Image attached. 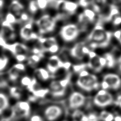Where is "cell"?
Listing matches in <instances>:
<instances>
[{"instance_id":"6da1fadb","label":"cell","mask_w":121,"mask_h":121,"mask_svg":"<svg viewBox=\"0 0 121 121\" xmlns=\"http://www.w3.org/2000/svg\"><path fill=\"white\" fill-rule=\"evenodd\" d=\"M112 36L111 32L107 31L102 25L98 23L88 36L89 46L92 49L107 47L109 44Z\"/></svg>"},{"instance_id":"7a4b0ae2","label":"cell","mask_w":121,"mask_h":121,"mask_svg":"<svg viewBox=\"0 0 121 121\" xmlns=\"http://www.w3.org/2000/svg\"><path fill=\"white\" fill-rule=\"evenodd\" d=\"M76 83L80 88L88 92L98 89L99 86L97 77L91 74L86 77H79Z\"/></svg>"},{"instance_id":"3957f363","label":"cell","mask_w":121,"mask_h":121,"mask_svg":"<svg viewBox=\"0 0 121 121\" xmlns=\"http://www.w3.org/2000/svg\"><path fill=\"white\" fill-rule=\"evenodd\" d=\"M56 19L50 15L45 14L37 21V25L40 34H46L53 31L56 26Z\"/></svg>"},{"instance_id":"277c9868","label":"cell","mask_w":121,"mask_h":121,"mask_svg":"<svg viewBox=\"0 0 121 121\" xmlns=\"http://www.w3.org/2000/svg\"><path fill=\"white\" fill-rule=\"evenodd\" d=\"M80 32L79 28L74 24H68L62 28L60 35L63 39L67 42H72L77 38Z\"/></svg>"},{"instance_id":"5b68a950","label":"cell","mask_w":121,"mask_h":121,"mask_svg":"<svg viewBox=\"0 0 121 121\" xmlns=\"http://www.w3.org/2000/svg\"><path fill=\"white\" fill-rule=\"evenodd\" d=\"M113 101V96L104 89L99 90L94 98V104L99 107H107L111 105Z\"/></svg>"},{"instance_id":"8992f818","label":"cell","mask_w":121,"mask_h":121,"mask_svg":"<svg viewBox=\"0 0 121 121\" xmlns=\"http://www.w3.org/2000/svg\"><path fill=\"white\" fill-rule=\"evenodd\" d=\"M30 105L28 101H19L13 107L12 117L18 116L22 117H28L30 113Z\"/></svg>"},{"instance_id":"52a82bcc","label":"cell","mask_w":121,"mask_h":121,"mask_svg":"<svg viewBox=\"0 0 121 121\" xmlns=\"http://www.w3.org/2000/svg\"><path fill=\"white\" fill-rule=\"evenodd\" d=\"M43 114L47 121H56L62 116L63 109L59 105H51L45 108Z\"/></svg>"},{"instance_id":"ba28073f","label":"cell","mask_w":121,"mask_h":121,"mask_svg":"<svg viewBox=\"0 0 121 121\" xmlns=\"http://www.w3.org/2000/svg\"><path fill=\"white\" fill-rule=\"evenodd\" d=\"M91 50L83 42L77 43L71 49L70 54L73 57L79 60L83 59L86 55H88Z\"/></svg>"},{"instance_id":"9c48e42d","label":"cell","mask_w":121,"mask_h":121,"mask_svg":"<svg viewBox=\"0 0 121 121\" xmlns=\"http://www.w3.org/2000/svg\"><path fill=\"white\" fill-rule=\"evenodd\" d=\"M55 8L57 10H61L68 14H73L75 13L78 8V4L75 2L65 1V0H57Z\"/></svg>"},{"instance_id":"30bf717a","label":"cell","mask_w":121,"mask_h":121,"mask_svg":"<svg viewBox=\"0 0 121 121\" xmlns=\"http://www.w3.org/2000/svg\"><path fill=\"white\" fill-rule=\"evenodd\" d=\"M85 97L83 94L79 92H74L69 97V106L71 109H77L82 106L85 103Z\"/></svg>"},{"instance_id":"8fae6325","label":"cell","mask_w":121,"mask_h":121,"mask_svg":"<svg viewBox=\"0 0 121 121\" xmlns=\"http://www.w3.org/2000/svg\"><path fill=\"white\" fill-rule=\"evenodd\" d=\"M20 35L21 38L25 40L36 39L39 38L37 35L32 30V21L26 23L23 26V27L20 30Z\"/></svg>"},{"instance_id":"7c38bea8","label":"cell","mask_w":121,"mask_h":121,"mask_svg":"<svg viewBox=\"0 0 121 121\" xmlns=\"http://www.w3.org/2000/svg\"><path fill=\"white\" fill-rule=\"evenodd\" d=\"M63 63L57 55L51 56L47 63V70L51 74H55L60 69L63 68Z\"/></svg>"},{"instance_id":"4fadbf2b","label":"cell","mask_w":121,"mask_h":121,"mask_svg":"<svg viewBox=\"0 0 121 121\" xmlns=\"http://www.w3.org/2000/svg\"><path fill=\"white\" fill-rule=\"evenodd\" d=\"M4 49L9 51L14 56L18 54L27 55L29 49L27 46L22 43H16L12 44H6Z\"/></svg>"},{"instance_id":"5bb4252c","label":"cell","mask_w":121,"mask_h":121,"mask_svg":"<svg viewBox=\"0 0 121 121\" xmlns=\"http://www.w3.org/2000/svg\"><path fill=\"white\" fill-rule=\"evenodd\" d=\"M0 35L3 37L6 40H11L16 38V33L12 25L6 22L3 21L0 31Z\"/></svg>"},{"instance_id":"9a60e30c","label":"cell","mask_w":121,"mask_h":121,"mask_svg":"<svg viewBox=\"0 0 121 121\" xmlns=\"http://www.w3.org/2000/svg\"><path fill=\"white\" fill-rule=\"evenodd\" d=\"M103 80L106 82L109 86V89L117 90L121 86V79L119 75L114 73H108L105 75Z\"/></svg>"},{"instance_id":"2e32d148","label":"cell","mask_w":121,"mask_h":121,"mask_svg":"<svg viewBox=\"0 0 121 121\" xmlns=\"http://www.w3.org/2000/svg\"><path fill=\"white\" fill-rule=\"evenodd\" d=\"M49 93L54 97H61L65 94L66 88L63 87L59 81L53 80L49 84Z\"/></svg>"},{"instance_id":"e0dca14e","label":"cell","mask_w":121,"mask_h":121,"mask_svg":"<svg viewBox=\"0 0 121 121\" xmlns=\"http://www.w3.org/2000/svg\"><path fill=\"white\" fill-rule=\"evenodd\" d=\"M23 10H24V6L17 0L13 1L9 6L10 12L16 16H20V14L23 12Z\"/></svg>"},{"instance_id":"ac0fdd59","label":"cell","mask_w":121,"mask_h":121,"mask_svg":"<svg viewBox=\"0 0 121 121\" xmlns=\"http://www.w3.org/2000/svg\"><path fill=\"white\" fill-rule=\"evenodd\" d=\"M99 58L100 56L96 55L92 59H90L89 61L87 64L88 68L94 70L96 72H99L103 69V67L101 66L100 64Z\"/></svg>"},{"instance_id":"d6986e66","label":"cell","mask_w":121,"mask_h":121,"mask_svg":"<svg viewBox=\"0 0 121 121\" xmlns=\"http://www.w3.org/2000/svg\"><path fill=\"white\" fill-rule=\"evenodd\" d=\"M35 73L37 78L42 81H46L51 77V73L47 70V69L39 68L36 69Z\"/></svg>"},{"instance_id":"ffe728a7","label":"cell","mask_w":121,"mask_h":121,"mask_svg":"<svg viewBox=\"0 0 121 121\" xmlns=\"http://www.w3.org/2000/svg\"><path fill=\"white\" fill-rule=\"evenodd\" d=\"M10 106L9 99L5 93L0 92V115L7 109Z\"/></svg>"},{"instance_id":"44dd1931","label":"cell","mask_w":121,"mask_h":121,"mask_svg":"<svg viewBox=\"0 0 121 121\" xmlns=\"http://www.w3.org/2000/svg\"><path fill=\"white\" fill-rule=\"evenodd\" d=\"M81 14L88 23L92 22L96 19V12L90 9H86Z\"/></svg>"},{"instance_id":"7402d4cb","label":"cell","mask_w":121,"mask_h":121,"mask_svg":"<svg viewBox=\"0 0 121 121\" xmlns=\"http://www.w3.org/2000/svg\"><path fill=\"white\" fill-rule=\"evenodd\" d=\"M90 2L95 11L99 12L105 6L107 0H91Z\"/></svg>"},{"instance_id":"603a6c76","label":"cell","mask_w":121,"mask_h":121,"mask_svg":"<svg viewBox=\"0 0 121 121\" xmlns=\"http://www.w3.org/2000/svg\"><path fill=\"white\" fill-rule=\"evenodd\" d=\"M32 94L36 98H44L47 94L49 93V89L47 88H42L37 87L34 91H32Z\"/></svg>"},{"instance_id":"cb8c5ba5","label":"cell","mask_w":121,"mask_h":121,"mask_svg":"<svg viewBox=\"0 0 121 121\" xmlns=\"http://www.w3.org/2000/svg\"><path fill=\"white\" fill-rule=\"evenodd\" d=\"M120 14H120V12L119 9H118V8L115 5H111V6H110L109 14L107 16L106 18H105V20L112 21V19H113L114 18H115V17Z\"/></svg>"},{"instance_id":"d4e9b609","label":"cell","mask_w":121,"mask_h":121,"mask_svg":"<svg viewBox=\"0 0 121 121\" xmlns=\"http://www.w3.org/2000/svg\"><path fill=\"white\" fill-rule=\"evenodd\" d=\"M44 57V55L39 54H33L28 57V63L29 65L31 66L35 65L40 61L42 58Z\"/></svg>"},{"instance_id":"484cf974","label":"cell","mask_w":121,"mask_h":121,"mask_svg":"<svg viewBox=\"0 0 121 121\" xmlns=\"http://www.w3.org/2000/svg\"><path fill=\"white\" fill-rule=\"evenodd\" d=\"M106 60V66L108 68H113L115 64V60L113 55L111 53H106L104 55Z\"/></svg>"},{"instance_id":"4316f807","label":"cell","mask_w":121,"mask_h":121,"mask_svg":"<svg viewBox=\"0 0 121 121\" xmlns=\"http://www.w3.org/2000/svg\"><path fill=\"white\" fill-rule=\"evenodd\" d=\"M114 117L113 114L107 111H102L99 115V118L103 121H114Z\"/></svg>"},{"instance_id":"83f0119b","label":"cell","mask_w":121,"mask_h":121,"mask_svg":"<svg viewBox=\"0 0 121 121\" xmlns=\"http://www.w3.org/2000/svg\"><path fill=\"white\" fill-rule=\"evenodd\" d=\"M20 71H18L12 67V69L9 71L8 77L10 81L14 82L18 79L19 76H20Z\"/></svg>"},{"instance_id":"f1b7e54d","label":"cell","mask_w":121,"mask_h":121,"mask_svg":"<svg viewBox=\"0 0 121 121\" xmlns=\"http://www.w3.org/2000/svg\"><path fill=\"white\" fill-rule=\"evenodd\" d=\"M10 94L11 96L15 99H19L21 98V93L20 89L16 87H12L10 88Z\"/></svg>"},{"instance_id":"f546056e","label":"cell","mask_w":121,"mask_h":121,"mask_svg":"<svg viewBox=\"0 0 121 121\" xmlns=\"http://www.w3.org/2000/svg\"><path fill=\"white\" fill-rule=\"evenodd\" d=\"M9 60L7 56H0V72L3 71L8 66Z\"/></svg>"},{"instance_id":"4dcf8cb0","label":"cell","mask_w":121,"mask_h":121,"mask_svg":"<svg viewBox=\"0 0 121 121\" xmlns=\"http://www.w3.org/2000/svg\"><path fill=\"white\" fill-rule=\"evenodd\" d=\"M5 20L6 22L9 23L10 24L13 25L15 24L17 22H18V19H17L16 18V16L14 15L11 12H8L6 15Z\"/></svg>"},{"instance_id":"1f68e13d","label":"cell","mask_w":121,"mask_h":121,"mask_svg":"<svg viewBox=\"0 0 121 121\" xmlns=\"http://www.w3.org/2000/svg\"><path fill=\"white\" fill-rule=\"evenodd\" d=\"M38 9L44 10L49 5L48 0H36Z\"/></svg>"},{"instance_id":"d6a6232c","label":"cell","mask_w":121,"mask_h":121,"mask_svg":"<svg viewBox=\"0 0 121 121\" xmlns=\"http://www.w3.org/2000/svg\"><path fill=\"white\" fill-rule=\"evenodd\" d=\"M85 115L82 112L78 109H75L72 114V117L74 121H81L82 118Z\"/></svg>"},{"instance_id":"836d02e7","label":"cell","mask_w":121,"mask_h":121,"mask_svg":"<svg viewBox=\"0 0 121 121\" xmlns=\"http://www.w3.org/2000/svg\"><path fill=\"white\" fill-rule=\"evenodd\" d=\"M32 80V78H31L29 76H27V75H25L21 79L20 83L23 87L27 88L30 85V84L31 83Z\"/></svg>"},{"instance_id":"e575fe53","label":"cell","mask_w":121,"mask_h":121,"mask_svg":"<svg viewBox=\"0 0 121 121\" xmlns=\"http://www.w3.org/2000/svg\"><path fill=\"white\" fill-rule=\"evenodd\" d=\"M38 8L37 5L36 0H32L30 1L29 4V10L31 13H35L37 12Z\"/></svg>"},{"instance_id":"d590c367","label":"cell","mask_w":121,"mask_h":121,"mask_svg":"<svg viewBox=\"0 0 121 121\" xmlns=\"http://www.w3.org/2000/svg\"><path fill=\"white\" fill-rule=\"evenodd\" d=\"M19 20H20L21 22H24L25 23H27L30 22V21H32L29 17V15L27 13L24 12H23L22 13L20 14V16H19V19H18V21Z\"/></svg>"},{"instance_id":"8d00e7d4","label":"cell","mask_w":121,"mask_h":121,"mask_svg":"<svg viewBox=\"0 0 121 121\" xmlns=\"http://www.w3.org/2000/svg\"><path fill=\"white\" fill-rule=\"evenodd\" d=\"M88 67L87 64H77L73 66V69L75 72L80 73L82 70H86V68Z\"/></svg>"},{"instance_id":"74e56055","label":"cell","mask_w":121,"mask_h":121,"mask_svg":"<svg viewBox=\"0 0 121 121\" xmlns=\"http://www.w3.org/2000/svg\"><path fill=\"white\" fill-rule=\"evenodd\" d=\"M70 78H71V74H69L68 75H67L65 78H64V79H62L61 80H59L60 84L61 85V86L63 87L66 88L67 86H68V85H69V82H70Z\"/></svg>"},{"instance_id":"f35d334b","label":"cell","mask_w":121,"mask_h":121,"mask_svg":"<svg viewBox=\"0 0 121 121\" xmlns=\"http://www.w3.org/2000/svg\"><path fill=\"white\" fill-rule=\"evenodd\" d=\"M59 51V46L58 45L57 43L53 45L52 46H51L47 50V52L50 53L51 54H55L58 51Z\"/></svg>"},{"instance_id":"ab89813d","label":"cell","mask_w":121,"mask_h":121,"mask_svg":"<svg viewBox=\"0 0 121 121\" xmlns=\"http://www.w3.org/2000/svg\"><path fill=\"white\" fill-rule=\"evenodd\" d=\"M12 67L18 71H20V72H23L26 70V66L22 63H18L14 64Z\"/></svg>"},{"instance_id":"60d3db41","label":"cell","mask_w":121,"mask_h":121,"mask_svg":"<svg viewBox=\"0 0 121 121\" xmlns=\"http://www.w3.org/2000/svg\"><path fill=\"white\" fill-rule=\"evenodd\" d=\"M15 59H16L18 63H23L26 60L28 59L27 55L25 54H18L14 56Z\"/></svg>"},{"instance_id":"b9f144b4","label":"cell","mask_w":121,"mask_h":121,"mask_svg":"<svg viewBox=\"0 0 121 121\" xmlns=\"http://www.w3.org/2000/svg\"><path fill=\"white\" fill-rule=\"evenodd\" d=\"M113 25L115 26H118L121 25V15H118L115 18H114L111 21Z\"/></svg>"},{"instance_id":"7bdbcfd3","label":"cell","mask_w":121,"mask_h":121,"mask_svg":"<svg viewBox=\"0 0 121 121\" xmlns=\"http://www.w3.org/2000/svg\"><path fill=\"white\" fill-rule=\"evenodd\" d=\"M91 3L90 0H79V5L83 8H87Z\"/></svg>"},{"instance_id":"ee69618b","label":"cell","mask_w":121,"mask_h":121,"mask_svg":"<svg viewBox=\"0 0 121 121\" xmlns=\"http://www.w3.org/2000/svg\"><path fill=\"white\" fill-rule=\"evenodd\" d=\"M30 121H44L42 116L38 114H35L30 118Z\"/></svg>"},{"instance_id":"f6af8a7d","label":"cell","mask_w":121,"mask_h":121,"mask_svg":"<svg viewBox=\"0 0 121 121\" xmlns=\"http://www.w3.org/2000/svg\"><path fill=\"white\" fill-rule=\"evenodd\" d=\"M88 121H98V117L95 114H90L88 116Z\"/></svg>"},{"instance_id":"bcb514c9","label":"cell","mask_w":121,"mask_h":121,"mask_svg":"<svg viewBox=\"0 0 121 121\" xmlns=\"http://www.w3.org/2000/svg\"><path fill=\"white\" fill-rule=\"evenodd\" d=\"M7 43H6V40L4 39L3 37L0 35V46L4 48L5 47Z\"/></svg>"},{"instance_id":"7dc6e473","label":"cell","mask_w":121,"mask_h":121,"mask_svg":"<svg viewBox=\"0 0 121 121\" xmlns=\"http://www.w3.org/2000/svg\"><path fill=\"white\" fill-rule=\"evenodd\" d=\"M101 88H102V89H104L106 90L109 88V86L108 85V84L104 80H103L102 82L101 83Z\"/></svg>"},{"instance_id":"c3c4849f","label":"cell","mask_w":121,"mask_h":121,"mask_svg":"<svg viewBox=\"0 0 121 121\" xmlns=\"http://www.w3.org/2000/svg\"><path fill=\"white\" fill-rule=\"evenodd\" d=\"M71 66V64L69 62H65L63 63V68L65 70H68Z\"/></svg>"},{"instance_id":"681fc988","label":"cell","mask_w":121,"mask_h":121,"mask_svg":"<svg viewBox=\"0 0 121 121\" xmlns=\"http://www.w3.org/2000/svg\"><path fill=\"white\" fill-rule=\"evenodd\" d=\"M90 73L88 72V71H86V70H82L79 73V77H86L87 75H89Z\"/></svg>"},{"instance_id":"f907efd6","label":"cell","mask_w":121,"mask_h":121,"mask_svg":"<svg viewBox=\"0 0 121 121\" xmlns=\"http://www.w3.org/2000/svg\"><path fill=\"white\" fill-rule=\"evenodd\" d=\"M115 104L121 108V95L117 96V99L115 101Z\"/></svg>"},{"instance_id":"816d5d0a","label":"cell","mask_w":121,"mask_h":121,"mask_svg":"<svg viewBox=\"0 0 121 121\" xmlns=\"http://www.w3.org/2000/svg\"><path fill=\"white\" fill-rule=\"evenodd\" d=\"M114 121H121V116L117 115L114 117Z\"/></svg>"},{"instance_id":"f5cc1de1","label":"cell","mask_w":121,"mask_h":121,"mask_svg":"<svg viewBox=\"0 0 121 121\" xmlns=\"http://www.w3.org/2000/svg\"><path fill=\"white\" fill-rule=\"evenodd\" d=\"M118 64H119V69L121 71V55L118 59Z\"/></svg>"},{"instance_id":"db71d44e","label":"cell","mask_w":121,"mask_h":121,"mask_svg":"<svg viewBox=\"0 0 121 121\" xmlns=\"http://www.w3.org/2000/svg\"><path fill=\"white\" fill-rule=\"evenodd\" d=\"M4 5V1L3 0H0V10L3 7Z\"/></svg>"},{"instance_id":"11a10c76","label":"cell","mask_w":121,"mask_h":121,"mask_svg":"<svg viewBox=\"0 0 121 121\" xmlns=\"http://www.w3.org/2000/svg\"><path fill=\"white\" fill-rule=\"evenodd\" d=\"M117 2H121V0H117Z\"/></svg>"},{"instance_id":"9f6ffc18","label":"cell","mask_w":121,"mask_h":121,"mask_svg":"<svg viewBox=\"0 0 121 121\" xmlns=\"http://www.w3.org/2000/svg\"><path fill=\"white\" fill-rule=\"evenodd\" d=\"M1 11H0V19H1Z\"/></svg>"},{"instance_id":"6f0895ef","label":"cell","mask_w":121,"mask_h":121,"mask_svg":"<svg viewBox=\"0 0 121 121\" xmlns=\"http://www.w3.org/2000/svg\"><path fill=\"white\" fill-rule=\"evenodd\" d=\"M118 41H119V42H120V44H121V39H120L119 40H118Z\"/></svg>"},{"instance_id":"680465c9","label":"cell","mask_w":121,"mask_h":121,"mask_svg":"<svg viewBox=\"0 0 121 121\" xmlns=\"http://www.w3.org/2000/svg\"><path fill=\"white\" fill-rule=\"evenodd\" d=\"M113 1H115V2H117V0H113Z\"/></svg>"}]
</instances>
